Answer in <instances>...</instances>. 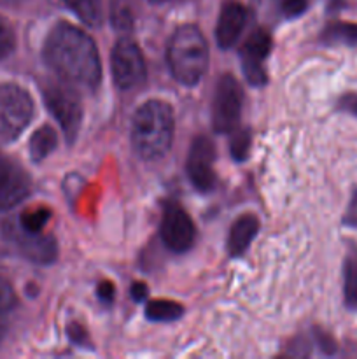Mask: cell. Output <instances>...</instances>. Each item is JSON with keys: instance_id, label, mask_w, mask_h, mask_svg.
I'll return each instance as SVG.
<instances>
[{"instance_id": "6da1fadb", "label": "cell", "mask_w": 357, "mask_h": 359, "mask_svg": "<svg viewBox=\"0 0 357 359\" xmlns=\"http://www.w3.org/2000/svg\"><path fill=\"white\" fill-rule=\"evenodd\" d=\"M44 60L59 81L77 91H94L102 79L97 44L80 28L58 23L44 44Z\"/></svg>"}, {"instance_id": "7a4b0ae2", "label": "cell", "mask_w": 357, "mask_h": 359, "mask_svg": "<svg viewBox=\"0 0 357 359\" xmlns=\"http://www.w3.org/2000/svg\"><path fill=\"white\" fill-rule=\"evenodd\" d=\"M175 118L170 105L163 100H149L133 116L132 142L144 160H160L174 142Z\"/></svg>"}, {"instance_id": "3957f363", "label": "cell", "mask_w": 357, "mask_h": 359, "mask_svg": "<svg viewBox=\"0 0 357 359\" xmlns=\"http://www.w3.org/2000/svg\"><path fill=\"white\" fill-rule=\"evenodd\" d=\"M168 67L178 83L195 86L209 69V46L195 25L177 28L168 42Z\"/></svg>"}, {"instance_id": "277c9868", "label": "cell", "mask_w": 357, "mask_h": 359, "mask_svg": "<svg viewBox=\"0 0 357 359\" xmlns=\"http://www.w3.org/2000/svg\"><path fill=\"white\" fill-rule=\"evenodd\" d=\"M34 118L30 93L13 83L0 84V142H13Z\"/></svg>"}, {"instance_id": "5b68a950", "label": "cell", "mask_w": 357, "mask_h": 359, "mask_svg": "<svg viewBox=\"0 0 357 359\" xmlns=\"http://www.w3.org/2000/svg\"><path fill=\"white\" fill-rule=\"evenodd\" d=\"M44 102L48 111L62 126L65 139L72 144L83 123V105L76 88L63 81L49 83L44 86Z\"/></svg>"}, {"instance_id": "8992f818", "label": "cell", "mask_w": 357, "mask_h": 359, "mask_svg": "<svg viewBox=\"0 0 357 359\" xmlns=\"http://www.w3.org/2000/svg\"><path fill=\"white\" fill-rule=\"evenodd\" d=\"M2 237L14 251L20 252L28 262L49 265L56 259V241L42 231H28L18 221H7L2 226Z\"/></svg>"}, {"instance_id": "52a82bcc", "label": "cell", "mask_w": 357, "mask_h": 359, "mask_svg": "<svg viewBox=\"0 0 357 359\" xmlns=\"http://www.w3.org/2000/svg\"><path fill=\"white\" fill-rule=\"evenodd\" d=\"M244 104V91L233 76L226 74L219 79L212 104V125L217 133L237 130Z\"/></svg>"}, {"instance_id": "ba28073f", "label": "cell", "mask_w": 357, "mask_h": 359, "mask_svg": "<svg viewBox=\"0 0 357 359\" xmlns=\"http://www.w3.org/2000/svg\"><path fill=\"white\" fill-rule=\"evenodd\" d=\"M112 77L115 86L132 90L146 81L147 69L140 48L132 39H121L112 49L111 56Z\"/></svg>"}, {"instance_id": "9c48e42d", "label": "cell", "mask_w": 357, "mask_h": 359, "mask_svg": "<svg viewBox=\"0 0 357 359\" xmlns=\"http://www.w3.org/2000/svg\"><path fill=\"white\" fill-rule=\"evenodd\" d=\"M214 160H216V149L212 140L206 137H196L191 144L188 156V175L200 191H212L216 188V172H214Z\"/></svg>"}, {"instance_id": "30bf717a", "label": "cell", "mask_w": 357, "mask_h": 359, "mask_svg": "<svg viewBox=\"0 0 357 359\" xmlns=\"http://www.w3.org/2000/svg\"><path fill=\"white\" fill-rule=\"evenodd\" d=\"M161 238L174 252H186L195 242V224L178 205H168L161 219Z\"/></svg>"}, {"instance_id": "8fae6325", "label": "cell", "mask_w": 357, "mask_h": 359, "mask_svg": "<svg viewBox=\"0 0 357 359\" xmlns=\"http://www.w3.org/2000/svg\"><path fill=\"white\" fill-rule=\"evenodd\" d=\"M270 49H272V37L266 30H255L241 48V70L245 74V79L254 84V86H261V84L266 83V72L262 62L270 55Z\"/></svg>"}, {"instance_id": "7c38bea8", "label": "cell", "mask_w": 357, "mask_h": 359, "mask_svg": "<svg viewBox=\"0 0 357 359\" xmlns=\"http://www.w3.org/2000/svg\"><path fill=\"white\" fill-rule=\"evenodd\" d=\"M30 193L27 172L9 158L0 154V212L13 209Z\"/></svg>"}, {"instance_id": "4fadbf2b", "label": "cell", "mask_w": 357, "mask_h": 359, "mask_svg": "<svg viewBox=\"0 0 357 359\" xmlns=\"http://www.w3.org/2000/svg\"><path fill=\"white\" fill-rule=\"evenodd\" d=\"M245 21H247V9L240 2H226L220 9L219 21H217L216 37L217 44L223 49H230L238 41L244 32Z\"/></svg>"}, {"instance_id": "5bb4252c", "label": "cell", "mask_w": 357, "mask_h": 359, "mask_svg": "<svg viewBox=\"0 0 357 359\" xmlns=\"http://www.w3.org/2000/svg\"><path fill=\"white\" fill-rule=\"evenodd\" d=\"M259 230V223L254 216H241L234 221L231 226L230 238H227V249L231 256H240L247 251L251 242L254 241L255 233Z\"/></svg>"}, {"instance_id": "9a60e30c", "label": "cell", "mask_w": 357, "mask_h": 359, "mask_svg": "<svg viewBox=\"0 0 357 359\" xmlns=\"http://www.w3.org/2000/svg\"><path fill=\"white\" fill-rule=\"evenodd\" d=\"M56 142H58V137L56 132L51 126H42L37 132L31 135L30 139V156L35 163H41L44 158H48L49 154L55 151Z\"/></svg>"}, {"instance_id": "2e32d148", "label": "cell", "mask_w": 357, "mask_h": 359, "mask_svg": "<svg viewBox=\"0 0 357 359\" xmlns=\"http://www.w3.org/2000/svg\"><path fill=\"white\" fill-rule=\"evenodd\" d=\"M322 41L329 44H345L357 46V23H346V21H336L326 27L322 32Z\"/></svg>"}, {"instance_id": "e0dca14e", "label": "cell", "mask_w": 357, "mask_h": 359, "mask_svg": "<svg viewBox=\"0 0 357 359\" xmlns=\"http://www.w3.org/2000/svg\"><path fill=\"white\" fill-rule=\"evenodd\" d=\"M88 27H98L102 21V0H63Z\"/></svg>"}, {"instance_id": "ac0fdd59", "label": "cell", "mask_w": 357, "mask_h": 359, "mask_svg": "<svg viewBox=\"0 0 357 359\" xmlns=\"http://www.w3.org/2000/svg\"><path fill=\"white\" fill-rule=\"evenodd\" d=\"M184 314V309L181 304L170 300H153L147 304L146 316L150 321H175Z\"/></svg>"}, {"instance_id": "d6986e66", "label": "cell", "mask_w": 357, "mask_h": 359, "mask_svg": "<svg viewBox=\"0 0 357 359\" xmlns=\"http://www.w3.org/2000/svg\"><path fill=\"white\" fill-rule=\"evenodd\" d=\"M343 294L349 307H357V258L350 256L343 269Z\"/></svg>"}, {"instance_id": "ffe728a7", "label": "cell", "mask_w": 357, "mask_h": 359, "mask_svg": "<svg viewBox=\"0 0 357 359\" xmlns=\"http://www.w3.org/2000/svg\"><path fill=\"white\" fill-rule=\"evenodd\" d=\"M49 219H51V210L46 209V207H37V209H30L27 210V212L21 214L18 223H20V226L24 228V230L38 233V231L44 230V226L49 223Z\"/></svg>"}, {"instance_id": "44dd1931", "label": "cell", "mask_w": 357, "mask_h": 359, "mask_svg": "<svg viewBox=\"0 0 357 359\" xmlns=\"http://www.w3.org/2000/svg\"><path fill=\"white\" fill-rule=\"evenodd\" d=\"M111 21L118 30L128 32L133 28V13L128 0H112Z\"/></svg>"}, {"instance_id": "7402d4cb", "label": "cell", "mask_w": 357, "mask_h": 359, "mask_svg": "<svg viewBox=\"0 0 357 359\" xmlns=\"http://www.w3.org/2000/svg\"><path fill=\"white\" fill-rule=\"evenodd\" d=\"M16 46V35L9 21L0 16V60L7 58Z\"/></svg>"}, {"instance_id": "603a6c76", "label": "cell", "mask_w": 357, "mask_h": 359, "mask_svg": "<svg viewBox=\"0 0 357 359\" xmlns=\"http://www.w3.org/2000/svg\"><path fill=\"white\" fill-rule=\"evenodd\" d=\"M248 146H251V132L248 130L234 132L233 140H231V154L234 160L244 161L248 154Z\"/></svg>"}, {"instance_id": "cb8c5ba5", "label": "cell", "mask_w": 357, "mask_h": 359, "mask_svg": "<svg viewBox=\"0 0 357 359\" xmlns=\"http://www.w3.org/2000/svg\"><path fill=\"white\" fill-rule=\"evenodd\" d=\"M16 305V294H14V290L10 287V284L7 283L6 279L0 277V319L6 314H9L10 311Z\"/></svg>"}, {"instance_id": "d4e9b609", "label": "cell", "mask_w": 357, "mask_h": 359, "mask_svg": "<svg viewBox=\"0 0 357 359\" xmlns=\"http://www.w3.org/2000/svg\"><path fill=\"white\" fill-rule=\"evenodd\" d=\"M282 11L287 18H296L307 11V0H282Z\"/></svg>"}, {"instance_id": "484cf974", "label": "cell", "mask_w": 357, "mask_h": 359, "mask_svg": "<svg viewBox=\"0 0 357 359\" xmlns=\"http://www.w3.org/2000/svg\"><path fill=\"white\" fill-rule=\"evenodd\" d=\"M98 298H100L102 302H107V304H111L112 300H114V286H112V283H108V280H104V283L98 284Z\"/></svg>"}, {"instance_id": "4316f807", "label": "cell", "mask_w": 357, "mask_h": 359, "mask_svg": "<svg viewBox=\"0 0 357 359\" xmlns=\"http://www.w3.org/2000/svg\"><path fill=\"white\" fill-rule=\"evenodd\" d=\"M69 337L72 342L76 344H88V337H86V332H84L83 328H80L79 325H70L69 326Z\"/></svg>"}, {"instance_id": "83f0119b", "label": "cell", "mask_w": 357, "mask_h": 359, "mask_svg": "<svg viewBox=\"0 0 357 359\" xmlns=\"http://www.w3.org/2000/svg\"><path fill=\"white\" fill-rule=\"evenodd\" d=\"M132 297L135 302L146 300L147 297V286L144 283H135L132 286Z\"/></svg>"}, {"instance_id": "f1b7e54d", "label": "cell", "mask_w": 357, "mask_h": 359, "mask_svg": "<svg viewBox=\"0 0 357 359\" xmlns=\"http://www.w3.org/2000/svg\"><path fill=\"white\" fill-rule=\"evenodd\" d=\"M345 109H349L354 116H357V97L345 98Z\"/></svg>"}, {"instance_id": "f546056e", "label": "cell", "mask_w": 357, "mask_h": 359, "mask_svg": "<svg viewBox=\"0 0 357 359\" xmlns=\"http://www.w3.org/2000/svg\"><path fill=\"white\" fill-rule=\"evenodd\" d=\"M23 0H0V6H14V4H20Z\"/></svg>"}, {"instance_id": "4dcf8cb0", "label": "cell", "mask_w": 357, "mask_h": 359, "mask_svg": "<svg viewBox=\"0 0 357 359\" xmlns=\"http://www.w3.org/2000/svg\"><path fill=\"white\" fill-rule=\"evenodd\" d=\"M4 333H6V326H4L2 319H0V342H2V339H4Z\"/></svg>"}, {"instance_id": "1f68e13d", "label": "cell", "mask_w": 357, "mask_h": 359, "mask_svg": "<svg viewBox=\"0 0 357 359\" xmlns=\"http://www.w3.org/2000/svg\"><path fill=\"white\" fill-rule=\"evenodd\" d=\"M150 2H167V0H150Z\"/></svg>"}]
</instances>
